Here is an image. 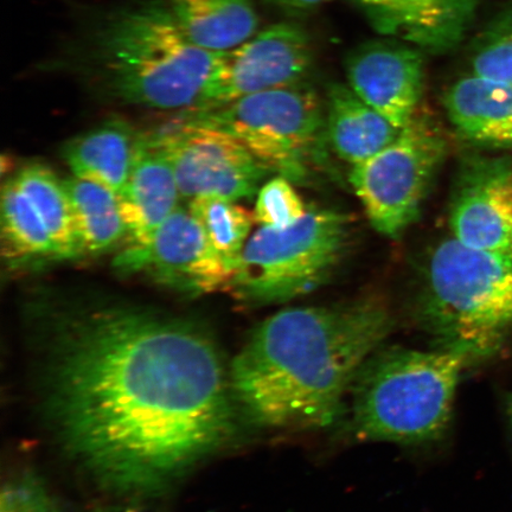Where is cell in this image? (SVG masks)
Returning a JSON list of instances; mask_svg holds the SVG:
<instances>
[{
	"label": "cell",
	"instance_id": "cell-3",
	"mask_svg": "<svg viewBox=\"0 0 512 512\" xmlns=\"http://www.w3.org/2000/svg\"><path fill=\"white\" fill-rule=\"evenodd\" d=\"M219 53L198 48L163 0L113 12L93 31L83 72L106 99L152 110L202 105Z\"/></svg>",
	"mask_w": 512,
	"mask_h": 512
},
{
	"label": "cell",
	"instance_id": "cell-9",
	"mask_svg": "<svg viewBox=\"0 0 512 512\" xmlns=\"http://www.w3.org/2000/svg\"><path fill=\"white\" fill-rule=\"evenodd\" d=\"M168 155L179 192L194 200L219 196L238 202L258 195L272 170L230 134L178 123L149 132Z\"/></svg>",
	"mask_w": 512,
	"mask_h": 512
},
{
	"label": "cell",
	"instance_id": "cell-21",
	"mask_svg": "<svg viewBox=\"0 0 512 512\" xmlns=\"http://www.w3.org/2000/svg\"><path fill=\"white\" fill-rule=\"evenodd\" d=\"M63 183L83 256L101 255L126 242L127 228L115 192L75 176Z\"/></svg>",
	"mask_w": 512,
	"mask_h": 512
},
{
	"label": "cell",
	"instance_id": "cell-23",
	"mask_svg": "<svg viewBox=\"0 0 512 512\" xmlns=\"http://www.w3.org/2000/svg\"><path fill=\"white\" fill-rule=\"evenodd\" d=\"M189 210L211 245L235 272L249 240L254 215L236 202L219 196L196 197L190 201Z\"/></svg>",
	"mask_w": 512,
	"mask_h": 512
},
{
	"label": "cell",
	"instance_id": "cell-19",
	"mask_svg": "<svg viewBox=\"0 0 512 512\" xmlns=\"http://www.w3.org/2000/svg\"><path fill=\"white\" fill-rule=\"evenodd\" d=\"M185 37L198 48L222 53L259 28L254 0H163Z\"/></svg>",
	"mask_w": 512,
	"mask_h": 512
},
{
	"label": "cell",
	"instance_id": "cell-8",
	"mask_svg": "<svg viewBox=\"0 0 512 512\" xmlns=\"http://www.w3.org/2000/svg\"><path fill=\"white\" fill-rule=\"evenodd\" d=\"M446 151L438 125L418 113L393 143L352 166L349 181L377 232L396 238L418 219Z\"/></svg>",
	"mask_w": 512,
	"mask_h": 512
},
{
	"label": "cell",
	"instance_id": "cell-1",
	"mask_svg": "<svg viewBox=\"0 0 512 512\" xmlns=\"http://www.w3.org/2000/svg\"><path fill=\"white\" fill-rule=\"evenodd\" d=\"M44 313L51 419L70 456L108 488L160 491L232 437L229 370L197 323L106 298Z\"/></svg>",
	"mask_w": 512,
	"mask_h": 512
},
{
	"label": "cell",
	"instance_id": "cell-2",
	"mask_svg": "<svg viewBox=\"0 0 512 512\" xmlns=\"http://www.w3.org/2000/svg\"><path fill=\"white\" fill-rule=\"evenodd\" d=\"M379 298L290 307L262 322L229 369L236 406L277 430L328 427L368 358L393 329Z\"/></svg>",
	"mask_w": 512,
	"mask_h": 512
},
{
	"label": "cell",
	"instance_id": "cell-27",
	"mask_svg": "<svg viewBox=\"0 0 512 512\" xmlns=\"http://www.w3.org/2000/svg\"><path fill=\"white\" fill-rule=\"evenodd\" d=\"M265 2L287 11L306 12L320 8L330 0H265Z\"/></svg>",
	"mask_w": 512,
	"mask_h": 512
},
{
	"label": "cell",
	"instance_id": "cell-20",
	"mask_svg": "<svg viewBox=\"0 0 512 512\" xmlns=\"http://www.w3.org/2000/svg\"><path fill=\"white\" fill-rule=\"evenodd\" d=\"M2 254L17 267L60 261L42 211L12 176L2 189Z\"/></svg>",
	"mask_w": 512,
	"mask_h": 512
},
{
	"label": "cell",
	"instance_id": "cell-26",
	"mask_svg": "<svg viewBox=\"0 0 512 512\" xmlns=\"http://www.w3.org/2000/svg\"><path fill=\"white\" fill-rule=\"evenodd\" d=\"M0 512H57V509L38 479L24 475L4 486Z\"/></svg>",
	"mask_w": 512,
	"mask_h": 512
},
{
	"label": "cell",
	"instance_id": "cell-12",
	"mask_svg": "<svg viewBox=\"0 0 512 512\" xmlns=\"http://www.w3.org/2000/svg\"><path fill=\"white\" fill-rule=\"evenodd\" d=\"M453 239L512 256V157L471 156L460 166L450 208Z\"/></svg>",
	"mask_w": 512,
	"mask_h": 512
},
{
	"label": "cell",
	"instance_id": "cell-29",
	"mask_svg": "<svg viewBox=\"0 0 512 512\" xmlns=\"http://www.w3.org/2000/svg\"><path fill=\"white\" fill-rule=\"evenodd\" d=\"M107 512H143L136 509H118V510H112Z\"/></svg>",
	"mask_w": 512,
	"mask_h": 512
},
{
	"label": "cell",
	"instance_id": "cell-16",
	"mask_svg": "<svg viewBox=\"0 0 512 512\" xmlns=\"http://www.w3.org/2000/svg\"><path fill=\"white\" fill-rule=\"evenodd\" d=\"M444 105L457 132L490 149L512 150V86L477 75L448 88Z\"/></svg>",
	"mask_w": 512,
	"mask_h": 512
},
{
	"label": "cell",
	"instance_id": "cell-11",
	"mask_svg": "<svg viewBox=\"0 0 512 512\" xmlns=\"http://www.w3.org/2000/svg\"><path fill=\"white\" fill-rule=\"evenodd\" d=\"M312 62L311 37L302 25L273 24L240 46L219 53L198 108L226 105L243 96L302 82Z\"/></svg>",
	"mask_w": 512,
	"mask_h": 512
},
{
	"label": "cell",
	"instance_id": "cell-25",
	"mask_svg": "<svg viewBox=\"0 0 512 512\" xmlns=\"http://www.w3.org/2000/svg\"><path fill=\"white\" fill-rule=\"evenodd\" d=\"M306 213L293 183L278 175L261 185L253 215L260 227L281 229L297 223Z\"/></svg>",
	"mask_w": 512,
	"mask_h": 512
},
{
	"label": "cell",
	"instance_id": "cell-6",
	"mask_svg": "<svg viewBox=\"0 0 512 512\" xmlns=\"http://www.w3.org/2000/svg\"><path fill=\"white\" fill-rule=\"evenodd\" d=\"M176 120L230 134L292 183L309 181L323 164L329 143L322 102L303 81L226 105L184 110Z\"/></svg>",
	"mask_w": 512,
	"mask_h": 512
},
{
	"label": "cell",
	"instance_id": "cell-7",
	"mask_svg": "<svg viewBox=\"0 0 512 512\" xmlns=\"http://www.w3.org/2000/svg\"><path fill=\"white\" fill-rule=\"evenodd\" d=\"M350 234V217L329 209H309L290 227H260L243 249L226 292L256 306L303 297L330 278Z\"/></svg>",
	"mask_w": 512,
	"mask_h": 512
},
{
	"label": "cell",
	"instance_id": "cell-10",
	"mask_svg": "<svg viewBox=\"0 0 512 512\" xmlns=\"http://www.w3.org/2000/svg\"><path fill=\"white\" fill-rule=\"evenodd\" d=\"M113 267L124 277L143 275L191 297L227 291L234 274L194 215L181 207L144 245L121 249Z\"/></svg>",
	"mask_w": 512,
	"mask_h": 512
},
{
	"label": "cell",
	"instance_id": "cell-18",
	"mask_svg": "<svg viewBox=\"0 0 512 512\" xmlns=\"http://www.w3.org/2000/svg\"><path fill=\"white\" fill-rule=\"evenodd\" d=\"M139 134L124 119H108L69 140L63 156L75 177L118 195L130 177Z\"/></svg>",
	"mask_w": 512,
	"mask_h": 512
},
{
	"label": "cell",
	"instance_id": "cell-4",
	"mask_svg": "<svg viewBox=\"0 0 512 512\" xmlns=\"http://www.w3.org/2000/svg\"><path fill=\"white\" fill-rule=\"evenodd\" d=\"M458 352L435 348L376 350L352 384L351 428L356 437L421 444L443 437L463 370Z\"/></svg>",
	"mask_w": 512,
	"mask_h": 512
},
{
	"label": "cell",
	"instance_id": "cell-17",
	"mask_svg": "<svg viewBox=\"0 0 512 512\" xmlns=\"http://www.w3.org/2000/svg\"><path fill=\"white\" fill-rule=\"evenodd\" d=\"M325 104L328 142L351 166L366 162L399 136V128L366 104L349 85L332 83Z\"/></svg>",
	"mask_w": 512,
	"mask_h": 512
},
{
	"label": "cell",
	"instance_id": "cell-28",
	"mask_svg": "<svg viewBox=\"0 0 512 512\" xmlns=\"http://www.w3.org/2000/svg\"><path fill=\"white\" fill-rule=\"evenodd\" d=\"M507 412L512 426V393L508 396L507 399Z\"/></svg>",
	"mask_w": 512,
	"mask_h": 512
},
{
	"label": "cell",
	"instance_id": "cell-24",
	"mask_svg": "<svg viewBox=\"0 0 512 512\" xmlns=\"http://www.w3.org/2000/svg\"><path fill=\"white\" fill-rule=\"evenodd\" d=\"M472 74L512 86V9L499 14L477 37Z\"/></svg>",
	"mask_w": 512,
	"mask_h": 512
},
{
	"label": "cell",
	"instance_id": "cell-14",
	"mask_svg": "<svg viewBox=\"0 0 512 512\" xmlns=\"http://www.w3.org/2000/svg\"><path fill=\"white\" fill-rule=\"evenodd\" d=\"M380 35L433 54L460 46L484 0H352Z\"/></svg>",
	"mask_w": 512,
	"mask_h": 512
},
{
	"label": "cell",
	"instance_id": "cell-13",
	"mask_svg": "<svg viewBox=\"0 0 512 512\" xmlns=\"http://www.w3.org/2000/svg\"><path fill=\"white\" fill-rule=\"evenodd\" d=\"M345 69L352 91L399 130L418 114L425 86L420 49L396 40L368 42L352 51Z\"/></svg>",
	"mask_w": 512,
	"mask_h": 512
},
{
	"label": "cell",
	"instance_id": "cell-5",
	"mask_svg": "<svg viewBox=\"0 0 512 512\" xmlns=\"http://www.w3.org/2000/svg\"><path fill=\"white\" fill-rule=\"evenodd\" d=\"M420 316L435 348L471 366L496 356L512 334V256L441 242L428 262Z\"/></svg>",
	"mask_w": 512,
	"mask_h": 512
},
{
	"label": "cell",
	"instance_id": "cell-22",
	"mask_svg": "<svg viewBox=\"0 0 512 512\" xmlns=\"http://www.w3.org/2000/svg\"><path fill=\"white\" fill-rule=\"evenodd\" d=\"M11 176L46 217L60 261L83 258L72 204L63 181L41 163L24 165Z\"/></svg>",
	"mask_w": 512,
	"mask_h": 512
},
{
	"label": "cell",
	"instance_id": "cell-15",
	"mask_svg": "<svg viewBox=\"0 0 512 512\" xmlns=\"http://www.w3.org/2000/svg\"><path fill=\"white\" fill-rule=\"evenodd\" d=\"M179 192L168 155L149 133H140L130 177L118 194L127 228L125 246L144 245L179 207Z\"/></svg>",
	"mask_w": 512,
	"mask_h": 512
}]
</instances>
